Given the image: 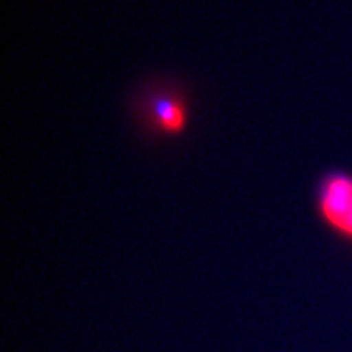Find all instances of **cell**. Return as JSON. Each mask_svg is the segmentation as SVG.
Segmentation results:
<instances>
[{"mask_svg": "<svg viewBox=\"0 0 352 352\" xmlns=\"http://www.w3.org/2000/svg\"><path fill=\"white\" fill-rule=\"evenodd\" d=\"M316 210L333 232L352 240V176H324L316 189Z\"/></svg>", "mask_w": 352, "mask_h": 352, "instance_id": "cell-2", "label": "cell"}, {"mask_svg": "<svg viewBox=\"0 0 352 352\" xmlns=\"http://www.w3.org/2000/svg\"><path fill=\"white\" fill-rule=\"evenodd\" d=\"M134 116L153 138H179L189 127L191 104L178 83L157 80L147 83L135 96Z\"/></svg>", "mask_w": 352, "mask_h": 352, "instance_id": "cell-1", "label": "cell"}]
</instances>
